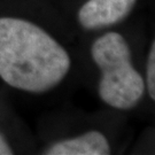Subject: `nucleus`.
Here are the masks:
<instances>
[{
	"mask_svg": "<svg viewBox=\"0 0 155 155\" xmlns=\"http://www.w3.org/2000/svg\"><path fill=\"white\" fill-rule=\"evenodd\" d=\"M70 67L64 48L31 22L0 18V77L13 87L33 93L61 82Z\"/></svg>",
	"mask_w": 155,
	"mask_h": 155,
	"instance_id": "obj_1",
	"label": "nucleus"
},
{
	"mask_svg": "<svg viewBox=\"0 0 155 155\" xmlns=\"http://www.w3.org/2000/svg\"><path fill=\"white\" fill-rule=\"evenodd\" d=\"M13 152H12L11 147L6 144L5 141L1 139L0 137V155H11Z\"/></svg>",
	"mask_w": 155,
	"mask_h": 155,
	"instance_id": "obj_6",
	"label": "nucleus"
},
{
	"mask_svg": "<svg viewBox=\"0 0 155 155\" xmlns=\"http://www.w3.org/2000/svg\"><path fill=\"white\" fill-rule=\"evenodd\" d=\"M136 0H90L79 9V22L86 29H98L121 21Z\"/></svg>",
	"mask_w": 155,
	"mask_h": 155,
	"instance_id": "obj_3",
	"label": "nucleus"
},
{
	"mask_svg": "<svg viewBox=\"0 0 155 155\" xmlns=\"http://www.w3.org/2000/svg\"><path fill=\"white\" fill-rule=\"evenodd\" d=\"M155 46L152 45V50L148 58L147 63V85H148V92L152 99H155Z\"/></svg>",
	"mask_w": 155,
	"mask_h": 155,
	"instance_id": "obj_5",
	"label": "nucleus"
},
{
	"mask_svg": "<svg viewBox=\"0 0 155 155\" xmlns=\"http://www.w3.org/2000/svg\"><path fill=\"white\" fill-rule=\"evenodd\" d=\"M110 147L107 139L98 131H91L75 139L53 145L46 154L50 155H107Z\"/></svg>",
	"mask_w": 155,
	"mask_h": 155,
	"instance_id": "obj_4",
	"label": "nucleus"
},
{
	"mask_svg": "<svg viewBox=\"0 0 155 155\" xmlns=\"http://www.w3.org/2000/svg\"><path fill=\"white\" fill-rule=\"evenodd\" d=\"M94 62L102 71L101 99L118 109H129L144 94V81L131 63V53L120 33L108 32L92 46Z\"/></svg>",
	"mask_w": 155,
	"mask_h": 155,
	"instance_id": "obj_2",
	"label": "nucleus"
}]
</instances>
